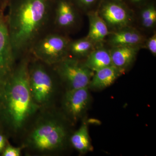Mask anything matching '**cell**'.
Returning <instances> with one entry per match:
<instances>
[{
  "label": "cell",
  "instance_id": "cell-12",
  "mask_svg": "<svg viewBox=\"0 0 156 156\" xmlns=\"http://www.w3.org/2000/svg\"><path fill=\"white\" fill-rule=\"evenodd\" d=\"M140 46H125L109 48L112 65L124 73L136 59Z\"/></svg>",
  "mask_w": 156,
  "mask_h": 156
},
{
  "label": "cell",
  "instance_id": "cell-23",
  "mask_svg": "<svg viewBox=\"0 0 156 156\" xmlns=\"http://www.w3.org/2000/svg\"><path fill=\"white\" fill-rule=\"evenodd\" d=\"M7 144V136L3 132H0V154L2 153Z\"/></svg>",
  "mask_w": 156,
  "mask_h": 156
},
{
  "label": "cell",
  "instance_id": "cell-10",
  "mask_svg": "<svg viewBox=\"0 0 156 156\" xmlns=\"http://www.w3.org/2000/svg\"><path fill=\"white\" fill-rule=\"evenodd\" d=\"M88 87L68 89L63 97L62 107L68 116L76 121L82 116L89 104Z\"/></svg>",
  "mask_w": 156,
  "mask_h": 156
},
{
  "label": "cell",
  "instance_id": "cell-21",
  "mask_svg": "<svg viewBox=\"0 0 156 156\" xmlns=\"http://www.w3.org/2000/svg\"><path fill=\"white\" fill-rule=\"evenodd\" d=\"M23 148L13 146L9 144H7L5 149L3 151L2 156H20L21 154Z\"/></svg>",
  "mask_w": 156,
  "mask_h": 156
},
{
  "label": "cell",
  "instance_id": "cell-22",
  "mask_svg": "<svg viewBox=\"0 0 156 156\" xmlns=\"http://www.w3.org/2000/svg\"><path fill=\"white\" fill-rule=\"evenodd\" d=\"M152 1L153 0H123L126 5L134 11Z\"/></svg>",
  "mask_w": 156,
  "mask_h": 156
},
{
  "label": "cell",
  "instance_id": "cell-2",
  "mask_svg": "<svg viewBox=\"0 0 156 156\" xmlns=\"http://www.w3.org/2000/svg\"><path fill=\"white\" fill-rule=\"evenodd\" d=\"M30 57L29 54L17 60L11 76L0 89V126L7 136L23 134L40 109L29 86Z\"/></svg>",
  "mask_w": 156,
  "mask_h": 156
},
{
  "label": "cell",
  "instance_id": "cell-7",
  "mask_svg": "<svg viewBox=\"0 0 156 156\" xmlns=\"http://www.w3.org/2000/svg\"><path fill=\"white\" fill-rule=\"evenodd\" d=\"M96 11L110 32L126 27H134V11L123 0H101Z\"/></svg>",
  "mask_w": 156,
  "mask_h": 156
},
{
  "label": "cell",
  "instance_id": "cell-5",
  "mask_svg": "<svg viewBox=\"0 0 156 156\" xmlns=\"http://www.w3.org/2000/svg\"><path fill=\"white\" fill-rule=\"evenodd\" d=\"M70 39L68 36L51 30L34 44L30 55L45 64L53 66L66 58Z\"/></svg>",
  "mask_w": 156,
  "mask_h": 156
},
{
  "label": "cell",
  "instance_id": "cell-15",
  "mask_svg": "<svg viewBox=\"0 0 156 156\" xmlns=\"http://www.w3.org/2000/svg\"><path fill=\"white\" fill-rule=\"evenodd\" d=\"M124 73V72L113 65L104 68L94 72L89 87L95 89L107 88Z\"/></svg>",
  "mask_w": 156,
  "mask_h": 156
},
{
  "label": "cell",
  "instance_id": "cell-19",
  "mask_svg": "<svg viewBox=\"0 0 156 156\" xmlns=\"http://www.w3.org/2000/svg\"><path fill=\"white\" fill-rule=\"evenodd\" d=\"M83 14L96 11L101 0H71Z\"/></svg>",
  "mask_w": 156,
  "mask_h": 156
},
{
  "label": "cell",
  "instance_id": "cell-8",
  "mask_svg": "<svg viewBox=\"0 0 156 156\" xmlns=\"http://www.w3.org/2000/svg\"><path fill=\"white\" fill-rule=\"evenodd\" d=\"M8 0H0V89L9 80L17 60L11 46L5 11Z\"/></svg>",
  "mask_w": 156,
  "mask_h": 156
},
{
  "label": "cell",
  "instance_id": "cell-1",
  "mask_svg": "<svg viewBox=\"0 0 156 156\" xmlns=\"http://www.w3.org/2000/svg\"><path fill=\"white\" fill-rule=\"evenodd\" d=\"M55 0H8L7 25L16 60L30 54L38 40L52 30Z\"/></svg>",
  "mask_w": 156,
  "mask_h": 156
},
{
  "label": "cell",
  "instance_id": "cell-14",
  "mask_svg": "<svg viewBox=\"0 0 156 156\" xmlns=\"http://www.w3.org/2000/svg\"><path fill=\"white\" fill-rule=\"evenodd\" d=\"M89 20V31L87 37L98 45L105 44V39L110 33L105 23L98 14L97 11L87 14Z\"/></svg>",
  "mask_w": 156,
  "mask_h": 156
},
{
  "label": "cell",
  "instance_id": "cell-6",
  "mask_svg": "<svg viewBox=\"0 0 156 156\" xmlns=\"http://www.w3.org/2000/svg\"><path fill=\"white\" fill-rule=\"evenodd\" d=\"M52 66L67 90L89 87L94 73L80 59L69 56Z\"/></svg>",
  "mask_w": 156,
  "mask_h": 156
},
{
  "label": "cell",
  "instance_id": "cell-20",
  "mask_svg": "<svg viewBox=\"0 0 156 156\" xmlns=\"http://www.w3.org/2000/svg\"><path fill=\"white\" fill-rule=\"evenodd\" d=\"M143 48L150 51L154 56H156V31L151 34L150 36L147 37L144 45Z\"/></svg>",
  "mask_w": 156,
  "mask_h": 156
},
{
  "label": "cell",
  "instance_id": "cell-13",
  "mask_svg": "<svg viewBox=\"0 0 156 156\" xmlns=\"http://www.w3.org/2000/svg\"><path fill=\"white\" fill-rule=\"evenodd\" d=\"M134 27L143 32L153 33L156 26V0H153L134 11Z\"/></svg>",
  "mask_w": 156,
  "mask_h": 156
},
{
  "label": "cell",
  "instance_id": "cell-18",
  "mask_svg": "<svg viewBox=\"0 0 156 156\" xmlns=\"http://www.w3.org/2000/svg\"><path fill=\"white\" fill-rule=\"evenodd\" d=\"M70 140L73 146L81 153H85L92 149L88 128L85 124L73 133Z\"/></svg>",
  "mask_w": 156,
  "mask_h": 156
},
{
  "label": "cell",
  "instance_id": "cell-24",
  "mask_svg": "<svg viewBox=\"0 0 156 156\" xmlns=\"http://www.w3.org/2000/svg\"><path fill=\"white\" fill-rule=\"evenodd\" d=\"M0 132H2V128H1V126H0Z\"/></svg>",
  "mask_w": 156,
  "mask_h": 156
},
{
  "label": "cell",
  "instance_id": "cell-16",
  "mask_svg": "<svg viewBox=\"0 0 156 156\" xmlns=\"http://www.w3.org/2000/svg\"><path fill=\"white\" fill-rule=\"evenodd\" d=\"M104 44L95 48L84 62L85 65L94 72L112 65L109 48H106Z\"/></svg>",
  "mask_w": 156,
  "mask_h": 156
},
{
  "label": "cell",
  "instance_id": "cell-4",
  "mask_svg": "<svg viewBox=\"0 0 156 156\" xmlns=\"http://www.w3.org/2000/svg\"><path fill=\"white\" fill-rule=\"evenodd\" d=\"M57 78L52 66L31 56L29 65V86L33 99L40 109L52 106Z\"/></svg>",
  "mask_w": 156,
  "mask_h": 156
},
{
  "label": "cell",
  "instance_id": "cell-3",
  "mask_svg": "<svg viewBox=\"0 0 156 156\" xmlns=\"http://www.w3.org/2000/svg\"><path fill=\"white\" fill-rule=\"evenodd\" d=\"M51 107L39 110L23 134V148L32 154L50 155L64 148L67 129Z\"/></svg>",
  "mask_w": 156,
  "mask_h": 156
},
{
  "label": "cell",
  "instance_id": "cell-11",
  "mask_svg": "<svg viewBox=\"0 0 156 156\" xmlns=\"http://www.w3.org/2000/svg\"><path fill=\"white\" fill-rule=\"evenodd\" d=\"M147 37L134 26H127L111 32L105 39V44L109 48L125 46H140L143 48Z\"/></svg>",
  "mask_w": 156,
  "mask_h": 156
},
{
  "label": "cell",
  "instance_id": "cell-17",
  "mask_svg": "<svg viewBox=\"0 0 156 156\" xmlns=\"http://www.w3.org/2000/svg\"><path fill=\"white\" fill-rule=\"evenodd\" d=\"M99 45H101L95 44L87 37L75 41L71 40L68 48L69 56L78 59L86 58Z\"/></svg>",
  "mask_w": 156,
  "mask_h": 156
},
{
  "label": "cell",
  "instance_id": "cell-9",
  "mask_svg": "<svg viewBox=\"0 0 156 156\" xmlns=\"http://www.w3.org/2000/svg\"><path fill=\"white\" fill-rule=\"evenodd\" d=\"M83 14L71 0H55L52 30L68 36L80 28Z\"/></svg>",
  "mask_w": 156,
  "mask_h": 156
}]
</instances>
